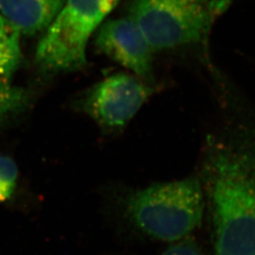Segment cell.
Segmentation results:
<instances>
[{
	"label": "cell",
	"instance_id": "1",
	"mask_svg": "<svg viewBox=\"0 0 255 255\" xmlns=\"http://www.w3.org/2000/svg\"><path fill=\"white\" fill-rule=\"evenodd\" d=\"M197 173L214 255H255V111L244 99L220 105Z\"/></svg>",
	"mask_w": 255,
	"mask_h": 255
},
{
	"label": "cell",
	"instance_id": "2",
	"mask_svg": "<svg viewBox=\"0 0 255 255\" xmlns=\"http://www.w3.org/2000/svg\"><path fill=\"white\" fill-rule=\"evenodd\" d=\"M205 213L204 192L195 172L179 180L123 190L114 201L113 230L170 244L192 237Z\"/></svg>",
	"mask_w": 255,
	"mask_h": 255
},
{
	"label": "cell",
	"instance_id": "3",
	"mask_svg": "<svg viewBox=\"0 0 255 255\" xmlns=\"http://www.w3.org/2000/svg\"><path fill=\"white\" fill-rule=\"evenodd\" d=\"M232 0H130V19L154 54L190 55L207 71L215 64L210 54V35Z\"/></svg>",
	"mask_w": 255,
	"mask_h": 255
},
{
	"label": "cell",
	"instance_id": "4",
	"mask_svg": "<svg viewBox=\"0 0 255 255\" xmlns=\"http://www.w3.org/2000/svg\"><path fill=\"white\" fill-rule=\"evenodd\" d=\"M120 0H65L37 46L35 62L47 73L74 72L87 64L92 34Z\"/></svg>",
	"mask_w": 255,
	"mask_h": 255
},
{
	"label": "cell",
	"instance_id": "5",
	"mask_svg": "<svg viewBox=\"0 0 255 255\" xmlns=\"http://www.w3.org/2000/svg\"><path fill=\"white\" fill-rule=\"evenodd\" d=\"M133 74L117 73L94 85L82 101V110L110 132L123 130L157 92Z\"/></svg>",
	"mask_w": 255,
	"mask_h": 255
},
{
	"label": "cell",
	"instance_id": "6",
	"mask_svg": "<svg viewBox=\"0 0 255 255\" xmlns=\"http://www.w3.org/2000/svg\"><path fill=\"white\" fill-rule=\"evenodd\" d=\"M96 46L103 54L138 78L158 85L154 52L130 19H112L104 23L97 34Z\"/></svg>",
	"mask_w": 255,
	"mask_h": 255
},
{
	"label": "cell",
	"instance_id": "7",
	"mask_svg": "<svg viewBox=\"0 0 255 255\" xmlns=\"http://www.w3.org/2000/svg\"><path fill=\"white\" fill-rule=\"evenodd\" d=\"M65 0H0V13L18 29L32 36L46 30L63 8Z\"/></svg>",
	"mask_w": 255,
	"mask_h": 255
},
{
	"label": "cell",
	"instance_id": "8",
	"mask_svg": "<svg viewBox=\"0 0 255 255\" xmlns=\"http://www.w3.org/2000/svg\"><path fill=\"white\" fill-rule=\"evenodd\" d=\"M20 32L0 13V81L9 82L22 60Z\"/></svg>",
	"mask_w": 255,
	"mask_h": 255
},
{
	"label": "cell",
	"instance_id": "9",
	"mask_svg": "<svg viewBox=\"0 0 255 255\" xmlns=\"http://www.w3.org/2000/svg\"><path fill=\"white\" fill-rule=\"evenodd\" d=\"M29 96L25 89L0 81V125L26 109Z\"/></svg>",
	"mask_w": 255,
	"mask_h": 255
},
{
	"label": "cell",
	"instance_id": "10",
	"mask_svg": "<svg viewBox=\"0 0 255 255\" xmlns=\"http://www.w3.org/2000/svg\"><path fill=\"white\" fill-rule=\"evenodd\" d=\"M17 185V165L11 158L0 156V205L8 204L13 200Z\"/></svg>",
	"mask_w": 255,
	"mask_h": 255
},
{
	"label": "cell",
	"instance_id": "11",
	"mask_svg": "<svg viewBox=\"0 0 255 255\" xmlns=\"http://www.w3.org/2000/svg\"><path fill=\"white\" fill-rule=\"evenodd\" d=\"M159 255H205L192 237L170 243Z\"/></svg>",
	"mask_w": 255,
	"mask_h": 255
}]
</instances>
